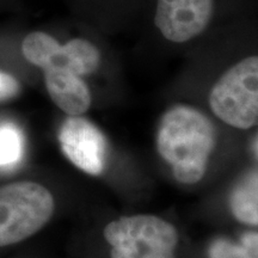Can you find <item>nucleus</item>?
Listing matches in <instances>:
<instances>
[{
	"mask_svg": "<svg viewBox=\"0 0 258 258\" xmlns=\"http://www.w3.org/2000/svg\"><path fill=\"white\" fill-rule=\"evenodd\" d=\"M253 148H254V152H256V154L258 156V137H257V139H256V141H254V146H253Z\"/></svg>",
	"mask_w": 258,
	"mask_h": 258,
	"instance_id": "obj_13",
	"label": "nucleus"
},
{
	"mask_svg": "<svg viewBox=\"0 0 258 258\" xmlns=\"http://www.w3.org/2000/svg\"><path fill=\"white\" fill-rule=\"evenodd\" d=\"M44 84L51 101L70 116L85 114L91 106V92L82 77L73 73L46 71Z\"/></svg>",
	"mask_w": 258,
	"mask_h": 258,
	"instance_id": "obj_8",
	"label": "nucleus"
},
{
	"mask_svg": "<svg viewBox=\"0 0 258 258\" xmlns=\"http://www.w3.org/2000/svg\"><path fill=\"white\" fill-rule=\"evenodd\" d=\"M219 120L237 129L258 125V55L238 61L215 82L208 97Z\"/></svg>",
	"mask_w": 258,
	"mask_h": 258,
	"instance_id": "obj_4",
	"label": "nucleus"
},
{
	"mask_svg": "<svg viewBox=\"0 0 258 258\" xmlns=\"http://www.w3.org/2000/svg\"><path fill=\"white\" fill-rule=\"evenodd\" d=\"M110 258H176L179 235L165 219L151 214L121 217L105 226Z\"/></svg>",
	"mask_w": 258,
	"mask_h": 258,
	"instance_id": "obj_2",
	"label": "nucleus"
},
{
	"mask_svg": "<svg viewBox=\"0 0 258 258\" xmlns=\"http://www.w3.org/2000/svg\"><path fill=\"white\" fill-rule=\"evenodd\" d=\"M55 201L46 186L16 182L0 188V247L21 243L46 226Z\"/></svg>",
	"mask_w": 258,
	"mask_h": 258,
	"instance_id": "obj_3",
	"label": "nucleus"
},
{
	"mask_svg": "<svg viewBox=\"0 0 258 258\" xmlns=\"http://www.w3.org/2000/svg\"><path fill=\"white\" fill-rule=\"evenodd\" d=\"M230 207L238 221L258 226V172L244 177L234 186L231 194Z\"/></svg>",
	"mask_w": 258,
	"mask_h": 258,
	"instance_id": "obj_9",
	"label": "nucleus"
},
{
	"mask_svg": "<svg viewBox=\"0 0 258 258\" xmlns=\"http://www.w3.org/2000/svg\"><path fill=\"white\" fill-rule=\"evenodd\" d=\"M59 143L64 156L73 165L91 176L105 169L106 140L92 122L82 116H70L59 132Z\"/></svg>",
	"mask_w": 258,
	"mask_h": 258,
	"instance_id": "obj_6",
	"label": "nucleus"
},
{
	"mask_svg": "<svg viewBox=\"0 0 258 258\" xmlns=\"http://www.w3.org/2000/svg\"><path fill=\"white\" fill-rule=\"evenodd\" d=\"M212 121L188 105H177L161 117L157 133V150L182 184H196L206 175L215 147Z\"/></svg>",
	"mask_w": 258,
	"mask_h": 258,
	"instance_id": "obj_1",
	"label": "nucleus"
},
{
	"mask_svg": "<svg viewBox=\"0 0 258 258\" xmlns=\"http://www.w3.org/2000/svg\"><path fill=\"white\" fill-rule=\"evenodd\" d=\"M19 91H21V85L18 80L0 71V102L15 98L16 96H18Z\"/></svg>",
	"mask_w": 258,
	"mask_h": 258,
	"instance_id": "obj_12",
	"label": "nucleus"
},
{
	"mask_svg": "<svg viewBox=\"0 0 258 258\" xmlns=\"http://www.w3.org/2000/svg\"><path fill=\"white\" fill-rule=\"evenodd\" d=\"M22 53L29 62L46 71L73 73L83 77L96 72L101 64V53L95 44L84 38H73L60 44L42 31L29 34L22 43Z\"/></svg>",
	"mask_w": 258,
	"mask_h": 258,
	"instance_id": "obj_5",
	"label": "nucleus"
},
{
	"mask_svg": "<svg viewBox=\"0 0 258 258\" xmlns=\"http://www.w3.org/2000/svg\"><path fill=\"white\" fill-rule=\"evenodd\" d=\"M23 134L12 123L0 127V169H9L21 161L23 156Z\"/></svg>",
	"mask_w": 258,
	"mask_h": 258,
	"instance_id": "obj_11",
	"label": "nucleus"
},
{
	"mask_svg": "<svg viewBox=\"0 0 258 258\" xmlns=\"http://www.w3.org/2000/svg\"><path fill=\"white\" fill-rule=\"evenodd\" d=\"M209 258H258V232H246L238 241L218 238L209 247Z\"/></svg>",
	"mask_w": 258,
	"mask_h": 258,
	"instance_id": "obj_10",
	"label": "nucleus"
},
{
	"mask_svg": "<svg viewBox=\"0 0 258 258\" xmlns=\"http://www.w3.org/2000/svg\"><path fill=\"white\" fill-rule=\"evenodd\" d=\"M214 0H157L154 23L167 41L185 43L207 29Z\"/></svg>",
	"mask_w": 258,
	"mask_h": 258,
	"instance_id": "obj_7",
	"label": "nucleus"
}]
</instances>
